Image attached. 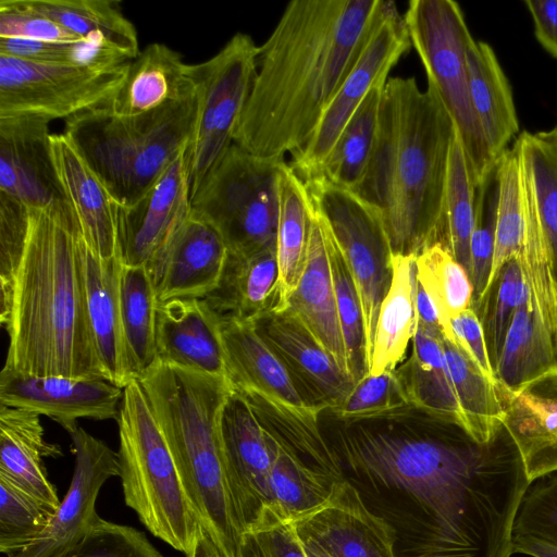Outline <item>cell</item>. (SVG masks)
Returning a JSON list of instances; mask_svg holds the SVG:
<instances>
[{
	"label": "cell",
	"mask_w": 557,
	"mask_h": 557,
	"mask_svg": "<svg viewBox=\"0 0 557 557\" xmlns=\"http://www.w3.org/2000/svg\"><path fill=\"white\" fill-rule=\"evenodd\" d=\"M343 478L396 533V557H511L512 525L530 484L502 424L487 442L437 420L429 433L342 429Z\"/></svg>",
	"instance_id": "1"
},
{
	"label": "cell",
	"mask_w": 557,
	"mask_h": 557,
	"mask_svg": "<svg viewBox=\"0 0 557 557\" xmlns=\"http://www.w3.org/2000/svg\"><path fill=\"white\" fill-rule=\"evenodd\" d=\"M389 3L290 1L259 47L234 144L262 158L300 151Z\"/></svg>",
	"instance_id": "2"
},
{
	"label": "cell",
	"mask_w": 557,
	"mask_h": 557,
	"mask_svg": "<svg viewBox=\"0 0 557 557\" xmlns=\"http://www.w3.org/2000/svg\"><path fill=\"white\" fill-rule=\"evenodd\" d=\"M82 239L69 205L29 209L11 296L0 308L9 336L3 367L41 376L107 380L88 325Z\"/></svg>",
	"instance_id": "3"
},
{
	"label": "cell",
	"mask_w": 557,
	"mask_h": 557,
	"mask_svg": "<svg viewBox=\"0 0 557 557\" xmlns=\"http://www.w3.org/2000/svg\"><path fill=\"white\" fill-rule=\"evenodd\" d=\"M455 132L433 88L388 78L374 147L352 193L380 215L393 255H417L436 242Z\"/></svg>",
	"instance_id": "4"
},
{
	"label": "cell",
	"mask_w": 557,
	"mask_h": 557,
	"mask_svg": "<svg viewBox=\"0 0 557 557\" xmlns=\"http://www.w3.org/2000/svg\"><path fill=\"white\" fill-rule=\"evenodd\" d=\"M138 381L201 525L226 557H239L245 534L231 497L221 437L232 383L159 360Z\"/></svg>",
	"instance_id": "5"
},
{
	"label": "cell",
	"mask_w": 557,
	"mask_h": 557,
	"mask_svg": "<svg viewBox=\"0 0 557 557\" xmlns=\"http://www.w3.org/2000/svg\"><path fill=\"white\" fill-rule=\"evenodd\" d=\"M197 95L136 115L104 107L65 120L64 132L113 201H137L186 149L197 117Z\"/></svg>",
	"instance_id": "6"
},
{
	"label": "cell",
	"mask_w": 557,
	"mask_h": 557,
	"mask_svg": "<svg viewBox=\"0 0 557 557\" xmlns=\"http://www.w3.org/2000/svg\"><path fill=\"white\" fill-rule=\"evenodd\" d=\"M116 422L126 505L152 535L186 554L201 523L138 380L124 387Z\"/></svg>",
	"instance_id": "7"
},
{
	"label": "cell",
	"mask_w": 557,
	"mask_h": 557,
	"mask_svg": "<svg viewBox=\"0 0 557 557\" xmlns=\"http://www.w3.org/2000/svg\"><path fill=\"white\" fill-rule=\"evenodd\" d=\"M404 20L428 86L436 91L455 123L478 187L498 160L488 148L471 102L467 52L473 38L462 10L453 0H411Z\"/></svg>",
	"instance_id": "8"
},
{
	"label": "cell",
	"mask_w": 557,
	"mask_h": 557,
	"mask_svg": "<svg viewBox=\"0 0 557 557\" xmlns=\"http://www.w3.org/2000/svg\"><path fill=\"white\" fill-rule=\"evenodd\" d=\"M284 163L233 143L191 197V214L220 234L231 255L247 256L276 245L277 178Z\"/></svg>",
	"instance_id": "9"
},
{
	"label": "cell",
	"mask_w": 557,
	"mask_h": 557,
	"mask_svg": "<svg viewBox=\"0 0 557 557\" xmlns=\"http://www.w3.org/2000/svg\"><path fill=\"white\" fill-rule=\"evenodd\" d=\"M259 47L236 33L209 60L190 64L197 117L185 149L191 197L234 143V134L257 73Z\"/></svg>",
	"instance_id": "10"
},
{
	"label": "cell",
	"mask_w": 557,
	"mask_h": 557,
	"mask_svg": "<svg viewBox=\"0 0 557 557\" xmlns=\"http://www.w3.org/2000/svg\"><path fill=\"white\" fill-rule=\"evenodd\" d=\"M304 182L354 276L363 309L370 361L380 308L393 276L386 230L380 215L352 191L321 177Z\"/></svg>",
	"instance_id": "11"
},
{
	"label": "cell",
	"mask_w": 557,
	"mask_h": 557,
	"mask_svg": "<svg viewBox=\"0 0 557 557\" xmlns=\"http://www.w3.org/2000/svg\"><path fill=\"white\" fill-rule=\"evenodd\" d=\"M129 63L101 69L0 55V119L36 117L50 123L103 107L121 86Z\"/></svg>",
	"instance_id": "12"
},
{
	"label": "cell",
	"mask_w": 557,
	"mask_h": 557,
	"mask_svg": "<svg viewBox=\"0 0 557 557\" xmlns=\"http://www.w3.org/2000/svg\"><path fill=\"white\" fill-rule=\"evenodd\" d=\"M410 46L404 15L391 1L355 65L325 109L311 138L293 156L289 165L302 181L317 174L356 110L374 87L387 83L391 69Z\"/></svg>",
	"instance_id": "13"
},
{
	"label": "cell",
	"mask_w": 557,
	"mask_h": 557,
	"mask_svg": "<svg viewBox=\"0 0 557 557\" xmlns=\"http://www.w3.org/2000/svg\"><path fill=\"white\" fill-rule=\"evenodd\" d=\"M191 214L185 150L134 203L114 202L116 253L123 265L153 275L172 239Z\"/></svg>",
	"instance_id": "14"
},
{
	"label": "cell",
	"mask_w": 557,
	"mask_h": 557,
	"mask_svg": "<svg viewBox=\"0 0 557 557\" xmlns=\"http://www.w3.org/2000/svg\"><path fill=\"white\" fill-rule=\"evenodd\" d=\"M221 437L232 502L246 534L272 513L273 450L252 409L234 388L222 410Z\"/></svg>",
	"instance_id": "15"
},
{
	"label": "cell",
	"mask_w": 557,
	"mask_h": 557,
	"mask_svg": "<svg viewBox=\"0 0 557 557\" xmlns=\"http://www.w3.org/2000/svg\"><path fill=\"white\" fill-rule=\"evenodd\" d=\"M251 323L309 408L333 411L346 400L356 381L292 312H269Z\"/></svg>",
	"instance_id": "16"
},
{
	"label": "cell",
	"mask_w": 557,
	"mask_h": 557,
	"mask_svg": "<svg viewBox=\"0 0 557 557\" xmlns=\"http://www.w3.org/2000/svg\"><path fill=\"white\" fill-rule=\"evenodd\" d=\"M69 434L75 455L69 490L42 535L11 557H58L76 545L101 519L96 502L108 479L120 475L117 453L82 426Z\"/></svg>",
	"instance_id": "17"
},
{
	"label": "cell",
	"mask_w": 557,
	"mask_h": 557,
	"mask_svg": "<svg viewBox=\"0 0 557 557\" xmlns=\"http://www.w3.org/2000/svg\"><path fill=\"white\" fill-rule=\"evenodd\" d=\"M123 389L104 379L34 375L3 367L0 405L46 416L67 433L78 419L116 421Z\"/></svg>",
	"instance_id": "18"
},
{
	"label": "cell",
	"mask_w": 557,
	"mask_h": 557,
	"mask_svg": "<svg viewBox=\"0 0 557 557\" xmlns=\"http://www.w3.org/2000/svg\"><path fill=\"white\" fill-rule=\"evenodd\" d=\"M292 522L300 539L312 541L330 557H396L395 531L345 480L321 506Z\"/></svg>",
	"instance_id": "19"
},
{
	"label": "cell",
	"mask_w": 557,
	"mask_h": 557,
	"mask_svg": "<svg viewBox=\"0 0 557 557\" xmlns=\"http://www.w3.org/2000/svg\"><path fill=\"white\" fill-rule=\"evenodd\" d=\"M49 122L0 119V193L29 209L69 205L53 164Z\"/></svg>",
	"instance_id": "20"
},
{
	"label": "cell",
	"mask_w": 557,
	"mask_h": 557,
	"mask_svg": "<svg viewBox=\"0 0 557 557\" xmlns=\"http://www.w3.org/2000/svg\"><path fill=\"white\" fill-rule=\"evenodd\" d=\"M157 351L159 361L230 381L221 315L206 299L159 301Z\"/></svg>",
	"instance_id": "21"
},
{
	"label": "cell",
	"mask_w": 557,
	"mask_h": 557,
	"mask_svg": "<svg viewBox=\"0 0 557 557\" xmlns=\"http://www.w3.org/2000/svg\"><path fill=\"white\" fill-rule=\"evenodd\" d=\"M502 423L531 481L557 470V367L509 392L497 383Z\"/></svg>",
	"instance_id": "22"
},
{
	"label": "cell",
	"mask_w": 557,
	"mask_h": 557,
	"mask_svg": "<svg viewBox=\"0 0 557 557\" xmlns=\"http://www.w3.org/2000/svg\"><path fill=\"white\" fill-rule=\"evenodd\" d=\"M227 258L228 249L220 234L190 214L152 275L158 300L207 298L218 288Z\"/></svg>",
	"instance_id": "23"
},
{
	"label": "cell",
	"mask_w": 557,
	"mask_h": 557,
	"mask_svg": "<svg viewBox=\"0 0 557 557\" xmlns=\"http://www.w3.org/2000/svg\"><path fill=\"white\" fill-rule=\"evenodd\" d=\"M50 147L63 196L85 242L99 257L113 258L116 253L113 199L65 133L51 134Z\"/></svg>",
	"instance_id": "24"
},
{
	"label": "cell",
	"mask_w": 557,
	"mask_h": 557,
	"mask_svg": "<svg viewBox=\"0 0 557 557\" xmlns=\"http://www.w3.org/2000/svg\"><path fill=\"white\" fill-rule=\"evenodd\" d=\"M82 261L88 325L106 379L124 388L135 381L127 360L119 300L122 262L115 253L103 259L94 252L84 237Z\"/></svg>",
	"instance_id": "25"
},
{
	"label": "cell",
	"mask_w": 557,
	"mask_h": 557,
	"mask_svg": "<svg viewBox=\"0 0 557 557\" xmlns=\"http://www.w3.org/2000/svg\"><path fill=\"white\" fill-rule=\"evenodd\" d=\"M285 309L305 325L348 373L323 226L314 207L306 265Z\"/></svg>",
	"instance_id": "26"
},
{
	"label": "cell",
	"mask_w": 557,
	"mask_h": 557,
	"mask_svg": "<svg viewBox=\"0 0 557 557\" xmlns=\"http://www.w3.org/2000/svg\"><path fill=\"white\" fill-rule=\"evenodd\" d=\"M195 94L190 64L176 50L153 42L131 61L121 86L103 107L117 115H136Z\"/></svg>",
	"instance_id": "27"
},
{
	"label": "cell",
	"mask_w": 557,
	"mask_h": 557,
	"mask_svg": "<svg viewBox=\"0 0 557 557\" xmlns=\"http://www.w3.org/2000/svg\"><path fill=\"white\" fill-rule=\"evenodd\" d=\"M62 455L59 445L46 441L39 414L0 405L1 478L58 509L61 502L44 459Z\"/></svg>",
	"instance_id": "28"
},
{
	"label": "cell",
	"mask_w": 557,
	"mask_h": 557,
	"mask_svg": "<svg viewBox=\"0 0 557 557\" xmlns=\"http://www.w3.org/2000/svg\"><path fill=\"white\" fill-rule=\"evenodd\" d=\"M221 332L234 389L251 391L281 404L313 410L304 403L286 369L251 322L221 315Z\"/></svg>",
	"instance_id": "29"
},
{
	"label": "cell",
	"mask_w": 557,
	"mask_h": 557,
	"mask_svg": "<svg viewBox=\"0 0 557 557\" xmlns=\"http://www.w3.org/2000/svg\"><path fill=\"white\" fill-rule=\"evenodd\" d=\"M252 409L263 432L286 454L335 482L344 481L338 457L319 425L320 413L237 391Z\"/></svg>",
	"instance_id": "30"
},
{
	"label": "cell",
	"mask_w": 557,
	"mask_h": 557,
	"mask_svg": "<svg viewBox=\"0 0 557 557\" xmlns=\"http://www.w3.org/2000/svg\"><path fill=\"white\" fill-rule=\"evenodd\" d=\"M205 299L219 314L247 322L278 311L281 290L276 245L247 256L228 252L218 288Z\"/></svg>",
	"instance_id": "31"
},
{
	"label": "cell",
	"mask_w": 557,
	"mask_h": 557,
	"mask_svg": "<svg viewBox=\"0 0 557 557\" xmlns=\"http://www.w3.org/2000/svg\"><path fill=\"white\" fill-rule=\"evenodd\" d=\"M467 63L472 107L488 148L498 160L519 132L511 86L487 42L473 39Z\"/></svg>",
	"instance_id": "32"
},
{
	"label": "cell",
	"mask_w": 557,
	"mask_h": 557,
	"mask_svg": "<svg viewBox=\"0 0 557 557\" xmlns=\"http://www.w3.org/2000/svg\"><path fill=\"white\" fill-rule=\"evenodd\" d=\"M392 272L376 322L368 371L371 375L396 370L417 330L416 255H393Z\"/></svg>",
	"instance_id": "33"
},
{
	"label": "cell",
	"mask_w": 557,
	"mask_h": 557,
	"mask_svg": "<svg viewBox=\"0 0 557 557\" xmlns=\"http://www.w3.org/2000/svg\"><path fill=\"white\" fill-rule=\"evenodd\" d=\"M443 337L417 325L412 352L396 369L411 407L431 418L458 424L467 430L442 344Z\"/></svg>",
	"instance_id": "34"
},
{
	"label": "cell",
	"mask_w": 557,
	"mask_h": 557,
	"mask_svg": "<svg viewBox=\"0 0 557 557\" xmlns=\"http://www.w3.org/2000/svg\"><path fill=\"white\" fill-rule=\"evenodd\" d=\"M557 367L552 335L531 295L517 309L507 331L494 373L509 392Z\"/></svg>",
	"instance_id": "35"
},
{
	"label": "cell",
	"mask_w": 557,
	"mask_h": 557,
	"mask_svg": "<svg viewBox=\"0 0 557 557\" xmlns=\"http://www.w3.org/2000/svg\"><path fill=\"white\" fill-rule=\"evenodd\" d=\"M280 214L276 251L281 306L296 289L302 275L313 218V206L305 182L286 162L278 172Z\"/></svg>",
	"instance_id": "36"
},
{
	"label": "cell",
	"mask_w": 557,
	"mask_h": 557,
	"mask_svg": "<svg viewBox=\"0 0 557 557\" xmlns=\"http://www.w3.org/2000/svg\"><path fill=\"white\" fill-rule=\"evenodd\" d=\"M34 11L87 41L109 46L128 59L139 50L138 36L117 2L111 0H24Z\"/></svg>",
	"instance_id": "37"
},
{
	"label": "cell",
	"mask_w": 557,
	"mask_h": 557,
	"mask_svg": "<svg viewBox=\"0 0 557 557\" xmlns=\"http://www.w3.org/2000/svg\"><path fill=\"white\" fill-rule=\"evenodd\" d=\"M122 332L131 372L135 380L158 360V296L153 278L145 267L122 264L119 280Z\"/></svg>",
	"instance_id": "38"
},
{
	"label": "cell",
	"mask_w": 557,
	"mask_h": 557,
	"mask_svg": "<svg viewBox=\"0 0 557 557\" xmlns=\"http://www.w3.org/2000/svg\"><path fill=\"white\" fill-rule=\"evenodd\" d=\"M517 140L532 182L549 277L557 298V125L535 133L524 131ZM555 355L557 358V342Z\"/></svg>",
	"instance_id": "39"
},
{
	"label": "cell",
	"mask_w": 557,
	"mask_h": 557,
	"mask_svg": "<svg viewBox=\"0 0 557 557\" xmlns=\"http://www.w3.org/2000/svg\"><path fill=\"white\" fill-rule=\"evenodd\" d=\"M442 344L467 431L475 440L487 442L503 424L497 382L485 375L458 345L445 337Z\"/></svg>",
	"instance_id": "40"
},
{
	"label": "cell",
	"mask_w": 557,
	"mask_h": 557,
	"mask_svg": "<svg viewBox=\"0 0 557 557\" xmlns=\"http://www.w3.org/2000/svg\"><path fill=\"white\" fill-rule=\"evenodd\" d=\"M384 86L374 87L366 97L312 178H324L350 191L356 189L374 147Z\"/></svg>",
	"instance_id": "41"
},
{
	"label": "cell",
	"mask_w": 557,
	"mask_h": 557,
	"mask_svg": "<svg viewBox=\"0 0 557 557\" xmlns=\"http://www.w3.org/2000/svg\"><path fill=\"white\" fill-rule=\"evenodd\" d=\"M476 186L470 174L457 133L450 147L441 225L442 243L470 276V240L475 218Z\"/></svg>",
	"instance_id": "42"
},
{
	"label": "cell",
	"mask_w": 557,
	"mask_h": 557,
	"mask_svg": "<svg viewBox=\"0 0 557 557\" xmlns=\"http://www.w3.org/2000/svg\"><path fill=\"white\" fill-rule=\"evenodd\" d=\"M529 296L520 255H517L492 274L486 288L472 304L483 329L493 371L513 314Z\"/></svg>",
	"instance_id": "43"
},
{
	"label": "cell",
	"mask_w": 557,
	"mask_h": 557,
	"mask_svg": "<svg viewBox=\"0 0 557 557\" xmlns=\"http://www.w3.org/2000/svg\"><path fill=\"white\" fill-rule=\"evenodd\" d=\"M417 281L433 300L446 329V339L456 344L449 321L472 307L473 286L467 270L440 242L416 255Z\"/></svg>",
	"instance_id": "44"
},
{
	"label": "cell",
	"mask_w": 557,
	"mask_h": 557,
	"mask_svg": "<svg viewBox=\"0 0 557 557\" xmlns=\"http://www.w3.org/2000/svg\"><path fill=\"white\" fill-rule=\"evenodd\" d=\"M319 216L323 226L325 245L331 265L337 313L346 351L347 371L357 383L369 371V355L363 309L347 261L332 232L320 214Z\"/></svg>",
	"instance_id": "45"
},
{
	"label": "cell",
	"mask_w": 557,
	"mask_h": 557,
	"mask_svg": "<svg viewBox=\"0 0 557 557\" xmlns=\"http://www.w3.org/2000/svg\"><path fill=\"white\" fill-rule=\"evenodd\" d=\"M267 437L273 450L270 475L271 515L292 521L321 506L338 482L305 467L283 451L268 435Z\"/></svg>",
	"instance_id": "46"
},
{
	"label": "cell",
	"mask_w": 557,
	"mask_h": 557,
	"mask_svg": "<svg viewBox=\"0 0 557 557\" xmlns=\"http://www.w3.org/2000/svg\"><path fill=\"white\" fill-rule=\"evenodd\" d=\"M496 170L498 200L492 274L505 261L520 255L523 243V164L517 139L513 146L499 157Z\"/></svg>",
	"instance_id": "47"
},
{
	"label": "cell",
	"mask_w": 557,
	"mask_h": 557,
	"mask_svg": "<svg viewBox=\"0 0 557 557\" xmlns=\"http://www.w3.org/2000/svg\"><path fill=\"white\" fill-rule=\"evenodd\" d=\"M57 510L0 476V552L11 557L29 547Z\"/></svg>",
	"instance_id": "48"
},
{
	"label": "cell",
	"mask_w": 557,
	"mask_h": 557,
	"mask_svg": "<svg viewBox=\"0 0 557 557\" xmlns=\"http://www.w3.org/2000/svg\"><path fill=\"white\" fill-rule=\"evenodd\" d=\"M0 55L41 64L101 69L117 67L132 61L109 46L87 40L39 41L0 37Z\"/></svg>",
	"instance_id": "49"
},
{
	"label": "cell",
	"mask_w": 557,
	"mask_h": 557,
	"mask_svg": "<svg viewBox=\"0 0 557 557\" xmlns=\"http://www.w3.org/2000/svg\"><path fill=\"white\" fill-rule=\"evenodd\" d=\"M497 200L498 180L495 166L475 189V218L470 240L472 304L482 295L492 275Z\"/></svg>",
	"instance_id": "50"
},
{
	"label": "cell",
	"mask_w": 557,
	"mask_h": 557,
	"mask_svg": "<svg viewBox=\"0 0 557 557\" xmlns=\"http://www.w3.org/2000/svg\"><path fill=\"white\" fill-rule=\"evenodd\" d=\"M409 407L400 379L393 370L377 375L367 373L333 412L338 419L354 423L387 417Z\"/></svg>",
	"instance_id": "51"
},
{
	"label": "cell",
	"mask_w": 557,
	"mask_h": 557,
	"mask_svg": "<svg viewBox=\"0 0 557 557\" xmlns=\"http://www.w3.org/2000/svg\"><path fill=\"white\" fill-rule=\"evenodd\" d=\"M516 537H529L557 547V470L528 485L512 525V539Z\"/></svg>",
	"instance_id": "52"
},
{
	"label": "cell",
	"mask_w": 557,
	"mask_h": 557,
	"mask_svg": "<svg viewBox=\"0 0 557 557\" xmlns=\"http://www.w3.org/2000/svg\"><path fill=\"white\" fill-rule=\"evenodd\" d=\"M58 557H162L137 529L100 519L72 548Z\"/></svg>",
	"instance_id": "53"
},
{
	"label": "cell",
	"mask_w": 557,
	"mask_h": 557,
	"mask_svg": "<svg viewBox=\"0 0 557 557\" xmlns=\"http://www.w3.org/2000/svg\"><path fill=\"white\" fill-rule=\"evenodd\" d=\"M29 222V209L0 193V308L11 296L13 280L21 261Z\"/></svg>",
	"instance_id": "54"
},
{
	"label": "cell",
	"mask_w": 557,
	"mask_h": 557,
	"mask_svg": "<svg viewBox=\"0 0 557 557\" xmlns=\"http://www.w3.org/2000/svg\"><path fill=\"white\" fill-rule=\"evenodd\" d=\"M0 37L39 41L83 40L32 10L24 0H0Z\"/></svg>",
	"instance_id": "55"
},
{
	"label": "cell",
	"mask_w": 557,
	"mask_h": 557,
	"mask_svg": "<svg viewBox=\"0 0 557 557\" xmlns=\"http://www.w3.org/2000/svg\"><path fill=\"white\" fill-rule=\"evenodd\" d=\"M249 533L262 557H308L290 520L271 515Z\"/></svg>",
	"instance_id": "56"
},
{
	"label": "cell",
	"mask_w": 557,
	"mask_h": 557,
	"mask_svg": "<svg viewBox=\"0 0 557 557\" xmlns=\"http://www.w3.org/2000/svg\"><path fill=\"white\" fill-rule=\"evenodd\" d=\"M449 324L456 345L478 364L485 375L496 381L490 362L483 329L474 310L469 308L460 312L450 319Z\"/></svg>",
	"instance_id": "57"
},
{
	"label": "cell",
	"mask_w": 557,
	"mask_h": 557,
	"mask_svg": "<svg viewBox=\"0 0 557 557\" xmlns=\"http://www.w3.org/2000/svg\"><path fill=\"white\" fill-rule=\"evenodd\" d=\"M524 5L532 17L536 40L557 59V0H527Z\"/></svg>",
	"instance_id": "58"
},
{
	"label": "cell",
	"mask_w": 557,
	"mask_h": 557,
	"mask_svg": "<svg viewBox=\"0 0 557 557\" xmlns=\"http://www.w3.org/2000/svg\"><path fill=\"white\" fill-rule=\"evenodd\" d=\"M416 309H417V325L424 330L438 335L441 337L447 336L446 329L443 324L441 315L428 293L423 289L420 283L417 281V296H416Z\"/></svg>",
	"instance_id": "59"
},
{
	"label": "cell",
	"mask_w": 557,
	"mask_h": 557,
	"mask_svg": "<svg viewBox=\"0 0 557 557\" xmlns=\"http://www.w3.org/2000/svg\"><path fill=\"white\" fill-rule=\"evenodd\" d=\"M186 557H226L211 534L202 527L198 529Z\"/></svg>",
	"instance_id": "60"
},
{
	"label": "cell",
	"mask_w": 557,
	"mask_h": 557,
	"mask_svg": "<svg viewBox=\"0 0 557 557\" xmlns=\"http://www.w3.org/2000/svg\"><path fill=\"white\" fill-rule=\"evenodd\" d=\"M513 554H524L531 557H557V547L529 537H516L512 539Z\"/></svg>",
	"instance_id": "61"
},
{
	"label": "cell",
	"mask_w": 557,
	"mask_h": 557,
	"mask_svg": "<svg viewBox=\"0 0 557 557\" xmlns=\"http://www.w3.org/2000/svg\"><path fill=\"white\" fill-rule=\"evenodd\" d=\"M239 557H262L249 533L244 535Z\"/></svg>",
	"instance_id": "62"
},
{
	"label": "cell",
	"mask_w": 557,
	"mask_h": 557,
	"mask_svg": "<svg viewBox=\"0 0 557 557\" xmlns=\"http://www.w3.org/2000/svg\"><path fill=\"white\" fill-rule=\"evenodd\" d=\"M308 557H330L320 546L308 539H300Z\"/></svg>",
	"instance_id": "63"
}]
</instances>
